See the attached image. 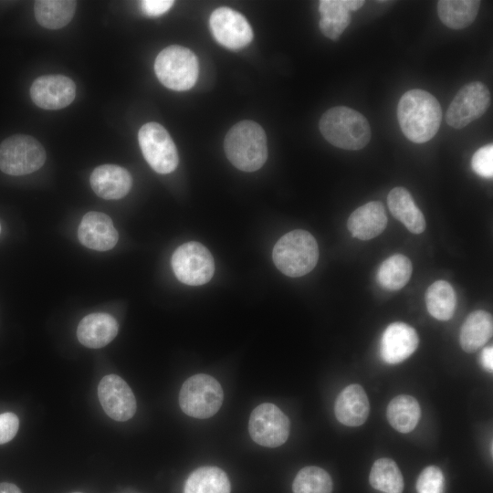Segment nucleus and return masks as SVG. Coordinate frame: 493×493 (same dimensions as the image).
<instances>
[{"mask_svg":"<svg viewBox=\"0 0 493 493\" xmlns=\"http://www.w3.org/2000/svg\"><path fill=\"white\" fill-rule=\"evenodd\" d=\"M397 119L403 133L413 142L430 141L438 131L442 109L438 100L423 89L406 91L397 106Z\"/></svg>","mask_w":493,"mask_h":493,"instance_id":"f257e3e1","label":"nucleus"},{"mask_svg":"<svg viewBox=\"0 0 493 493\" xmlns=\"http://www.w3.org/2000/svg\"><path fill=\"white\" fill-rule=\"evenodd\" d=\"M224 148L229 162L244 172L260 169L267 158L266 133L252 121L235 124L226 135Z\"/></svg>","mask_w":493,"mask_h":493,"instance_id":"f03ea898","label":"nucleus"},{"mask_svg":"<svg viewBox=\"0 0 493 493\" xmlns=\"http://www.w3.org/2000/svg\"><path fill=\"white\" fill-rule=\"evenodd\" d=\"M320 131L332 145L345 150H360L371 140L372 131L366 118L344 106L328 110L320 118Z\"/></svg>","mask_w":493,"mask_h":493,"instance_id":"7ed1b4c3","label":"nucleus"},{"mask_svg":"<svg viewBox=\"0 0 493 493\" xmlns=\"http://www.w3.org/2000/svg\"><path fill=\"white\" fill-rule=\"evenodd\" d=\"M272 258L278 269L286 276L302 277L317 265L319 246L314 236L308 231L293 230L276 243Z\"/></svg>","mask_w":493,"mask_h":493,"instance_id":"20e7f679","label":"nucleus"},{"mask_svg":"<svg viewBox=\"0 0 493 493\" xmlns=\"http://www.w3.org/2000/svg\"><path fill=\"white\" fill-rule=\"evenodd\" d=\"M154 71L160 82L168 89L184 91L196 82L199 65L196 56L181 46H169L156 57Z\"/></svg>","mask_w":493,"mask_h":493,"instance_id":"39448f33","label":"nucleus"},{"mask_svg":"<svg viewBox=\"0 0 493 493\" xmlns=\"http://www.w3.org/2000/svg\"><path fill=\"white\" fill-rule=\"evenodd\" d=\"M224 400L223 389L214 377L199 373L188 378L179 393L181 409L189 416L205 419L220 409Z\"/></svg>","mask_w":493,"mask_h":493,"instance_id":"423d86ee","label":"nucleus"},{"mask_svg":"<svg viewBox=\"0 0 493 493\" xmlns=\"http://www.w3.org/2000/svg\"><path fill=\"white\" fill-rule=\"evenodd\" d=\"M46 158L42 144L29 135H12L0 144V170L9 175L32 173L43 166Z\"/></svg>","mask_w":493,"mask_h":493,"instance_id":"0eeeda50","label":"nucleus"},{"mask_svg":"<svg viewBox=\"0 0 493 493\" xmlns=\"http://www.w3.org/2000/svg\"><path fill=\"white\" fill-rule=\"evenodd\" d=\"M172 267L184 284L200 286L207 283L215 272V261L201 243L191 241L178 246L172 257Z\"/></svg>","mask_w":493,"mask_h":493,"instance_id":"6e6552de","label":"nucleus"},{"mask_svg":"<svg viewBox=\"0 0 493 493\" xmlns=\"http://www.w3.org/2000/svg\"><path fill=\"white\" fill-rule=\"evenodd\" d=\"M142 152L149 165L159 173L173 172L179 163L176 146L168 131L157 122H147L138 132Z\"/></svg>","mask_w":493,"mask_h":493,"instance_id":"1a4fd4ad","label":"nucleus"},{"mask_svg":"<svg viewBox=\"0 0 493 493\" xmlns=\"http://www.w3.org/2000/svg\"><path fill=\"white\" fill-rule=\"evenodd\" d=\"M248 432L254 442L267 447L283 445L290 432L288 416L275 404L264 403L252 411Z\"/></svg>","mask_w":493,"mask_h":493,"instance_id":"9d476101","label":"nucleus"},{"mask_svg":"<svg viewBox=\"0 0 493 493\" xmlns=\"http://www.w3.org/2000/svg\"><path fill=\"white\" fill-rule=\"evenodd\" d=\"M490 103L488 88L479 81L462 87L451 101L446 114L447 124L456 129L466 127L481 117Z\"/></svg>","mask_w":493,"mask_h":493,"instance_id":"9b49d317","label":"nucleus"},{"mask_svg":"<svg viewBox=\"0 0 493 493\" xmlns=\"http://www.w3.org/2000/svg\"><path fill=\"white\" fill-rule=\"evenodd\" d=\"M215 40L229 49H240L253 39V30L244 16L229 7H219L209 18Z\"/></svg>","mask_w":493,"mask_h":493,"instance_id":"f8f14e48","label":"nucleus"},{"mask_svg":"<svg viewBox=\"0 0 493 493\" xmlns=\"http://www.w3.org/2000/svg\"><path fill=\"white\" fill-rule=\"evenodd\" d=\"M98 396L105 413L116 421H127L136 412V399L131 389L116 374H109L101 379Z\"/></svg>","mask_w":493,"mask_h":493,"instance_id":"ddd939ff","label":"nucleus"},{"mask_svg":"<svg viewBox=\"0 0 493 493\" xmlns=\"http://www.w3.org/2000/svg\"><path fill=\"white\" fill-rule=\"evenodd\" d=\"M33 102L45 110H60L76 97L74 81L64 75H46L37 78L30 87Z\"/></svg>","mask_w":493,"mask_h":493,"instance_id":"4468645a","label":"nucleus"},{"mask_svg":"<svg viewBox=\"0 0 493 493\" xmlns=\"http://www.w3.org/2000/svg\"><path fill=\"white\" fill-rule=\"evenodd\" d=\"M415 330L404 322H393L386 327L380 340L379 354L389 364H397L410 357L417 349Z\"/></svg>","mask_w":493,"mask_h":493,"instance_id":"2eb2a0df","label":"nucleus"},{"mask_svg":"<svg viewBox=\"0 0 493 493\" xmlns=\"http://www.w3.org/2000/svg\"><path fill=\"white\" fill-rule=\"evenodd\" d=\"M78 237L79 242L88 248L107 251L115 246L119 235L109 215L90 211L81 219L78 228Z\"/></svg>","mask_w":493,"mask_h":493,"instance_id":"dca6fc26","label":"nucleus"},{"mask_svg":"<svg viewBox=\"0 0 493 493\" xmlns=\"http://www.w3.org/2000/svg\"><path fill=\"white\" fill-rule=\"evenodd\" d=\"M89 181L94 193L106 200L124 197L132 185L131 173L125 168L115 164L96 167L91 173Z\"/></svg>","mask_w":493,"mask_h":493,"instance_id":"f3484780","label":"nucleus"},{"mask_svg":"<svg viewBox=\"0 0 493 493\" xmlns=\"http://www.w3.org/2000/svg\"><path fill=\"white\" fill-rule=\"evenodd\" d=\"M387 221L383 205L379 201H371L351 214L347 226L353 237L369 240L379 236L386 228Z\"/></svg>","mask_w":493,"mask_h":493,"instance_id":"a211bd4d","label":"nucleus"},{"mask_svg":"<svg viewBox=\"0 0 493 493\" xmlns=\"http://www.w3.org/2000/svg\"><path fill=\"white\" fill-rule=\"evenodd\" d=\"M118 330V322L111 315L95 312L80 320L77 329V337L82 345L99 349L113 341Z\"/></svg>","mask_w":493,"mask_h":493,"instance_id":"6ab92c4d","label":"nucleus"},{"mask_svg":"<svg viewBox=\"0 0 493 493\" xmlns=\"http://www.w3.org/2000/svg\"><path fill=\"white\" fill-rule=\"evenodd\" d=\"M334 413L337 420L347 426H359L370 413V403L363 388L359 384H350L338 395Z\"/></svg>","mask_w":493,"mask_h":493,"instance_id":"aec40b11","label":"nucleus"},{"mask_svg":"<svg viewBox=\"0 0 493 493\" xmlns=\"http://www.w3.org/2000/svg\"><path fill=\"white\" fill-rule=\"evenodd\" d=\"M362 0H322L320 2V29L331 40H337L351 23L350 11L360 9Z\"/></svg>","mask_w":493,"mask_h":493,"instance_id":"412c9836","label":"nucleus"},{"mask_svg":"<svg viewBox=\"0 0 493 493\" xmlns=\"http://www.w3.org/2000/svg\"><path fill=\"white\" fill-rule=\"evenodd\" d=\"M387 204L393 216L402 222L411 233L421 234L425 231L424 215L405 188H393L388 194Z\"/></svg>","mask_w":493,"mask_h":493,"instance_id":"4be33fe9","label":"nucleus"},{"mask_svg":"<svg viewBox=\"0 0 493 493\" xmlns=\"http://www.w3.org/2000/svg\"><path fill=\"white\" fill-rule=\"evenodd\" d=\"M492 332L491 314L485 310H475L467 316L461 327L460 346L466 352H474L488 342Z\"/></svg>","mask_w":493,"mask_h":493,"instance_id":"5701e85b","label":"nucleus"},{"mask_svg":"<svg viewBox=\"0 0 493 493\" xmlns=\"http://www.w3.org/2000/svg\"><path fill=\"white\" fill-rule=\"evenodd\" d=\"M386 416L393 428L405 434L413 431L417 425L421 417V408L414 397L400 394L389 403Z\"/></svg>","mask_w":493,"mask_h":493,"instance_id":"b1692460","label":"nucleus"},{"mask_svg":"<svg viewBox=\"0 0 493 493\" xmlns=\"http://www.w3.org/2000/svg\"><path fill=\"white\" fill-rule=\"evenodd\" d=\"M76 4L70 0H37L34 4L35 17L43 27L58 29L71 21Z\"/></svg>","mask_w":493,"mask_h":493,"instance_id":"393cba45","label":"nucleus"},{"mask_svg":"<svg viewBox=\"0 0 493 493\" xmlns=\"http://www.w3.org/2000/svg\"><path fill=\"white\" fill-rule=\"evenodd\" d=\"M478 0H440L437 13L442 23L452 29H462L470 26L478 12Z\"/></svg>","mask_w":493,"mask_h":493,"instance_id":"a878e982","label":"nucleus"},{"mask_svg":"<svg viewBox=\"0 0 493 493\" xmlns=\"http://www.w3.org/2000/svg\"><path fill=\"white\" fill-rule=\"evenodd\" d=\"M226 474L216 467H201L188 477L184 493H230Z\"/></svg>","mask_w":493,"mask_h":493,"instance_id":"bb28decb","label":"nucleus"},{"mask_svg":"<svg viewBox=\"0 0 493 493\" xmlns=\"http://www.w3.org/2000/svg\"><path fill=\"white\" fill-rule=\"evenodd\" d=\"M425 304L429 314L438 320H450L456 304L453 287L445 280L431 284L425 292Z\"/></svg>","mask_w":493,"mask_h":493,"instance_id":"cd10ccee","label":"nucleus"},{"mask_svg":"<svg viewBox=\"0 0 493 493\" xmlns=\"http://www.w3.org/2000/svg\"><path fill=\"white\" fill-rule=\"evenodd\" d=\"M412 270L408 257L401 254L393 255L380 265L377 280L386 289L398 290L409 281Z\"/></svg>","mask_w":493,"mask_h":493,"instance_id":"c85d7f7f","label":"nucleus"},{"mask_svg":"<svg viewBox=\"0 0 493 493\" xmlns=\"http://www.w3.org/2000/svg\"><path fill=\"white\" fill-rule=\"evenodd\" d=\"M371 486L383 493H402L404 478L397 464L391 458L377 459L370 472Z\"/></svg>","mask_w":493,"mask_h":493,"instance_id":"c756f323","label":"nucleus"},{"mask_svg":"<svg viewBox=\"0 0 493 493\" xmlns=\"http://www.w3.org/2000/svg\"><path fill=\"white\" fill-rule=\"evenodd\" d=\"M332 480L327 471L319 467H305L296 475L293 493H331Z\"/></svg>","mask_w":493,"mask_h":493,"instance_id":"7c9ffc66","label":"nucleus"},{"mask_svg":"<svg viewBox=\"0 0 493 493\" xmlns=\"http://www.w3.org/2000/svg\"><path fill=\"white\" fill-rule=\"evenodd\" d=\"M417 493H445V477L441 469L429 466L422 470L416 480Z\"/></svg>","mask_w":493,"mask_h":493,"instance_id":"2f4dec72","label":"nucleus"},{"mask_svg":"<svg viewBox=\"0 0 493 493\" xmlns=\"http://www.w3.org/2000/svg\"><path fill=\"white\" fill-rule=\"evenodd\" d=\"M471 165L474 172L485 178L493 176V145L479 148L473 155Z\"/></svg>","mask_w":493,"mask_h":493,"instance_id":"473e14b6","label":"nucleus"},{"mask_svg":"<svg viewBox=\"0 0 493 493\" xmlns=\"http://www.w3.org/2000/svg\"><path fill=\"white\" fill-rule=\"evenodd\" d=\"M19 419L14 413L0 414V445L9 442L16 435Z\"/></svg>","mask_w":493,"mask_h":493,"instance_id":"72a5a7b5","label":"nucleus"},{"mask_svg":"<svg viewBox=\"0 0 493 493\" xmlns=\"http://www.w3.org/2000/svg\"><path fill=\"white\" fill-rule=\"evenodd\" d=\"M173 3L171 0H144L142 2V7L146 15L157 16L166 13Z\"/></svg>","mask_w":493,"mask_h":493,"instance_id":"f704fd0d","label":"nucleus"},{"mask_svg":"<svg viewBox=\"0 0 493 493\" xmlns=\"http://www.w3.org/2000/svg\"><path fill=\"white\" fill-rule=\"evenodd\" d=\"M481 364L488 372L493 370V348H485L481 352Z\"/></svg>","mask_w":493,"mask_h":493,"instance_id":"c9c22d12","label":"nucleus"},{"mask_svg":"<svg viewBox=\"0 0 493 493\" xmlns=\"http://www.w3.org/2000/svg\"><path fill=\"white\" fill-rule=\"evenodd\" d=\"M0 493H22L14 484L3 482L0 483Z\"/></svg>","mask_w":493,"mask_h":493,"instance_id":"e433bc0d","label":"nucleus"},{"mask_svg":"<svg viewBox=\"0 0 493 493\" xmlns=\"http://www.w3.org/2000/svg\"><path fill=\"white\" fill-rule=\"evenodd\" d=\"M74 493H79V492H74Z\"/></svg>","mask_w":493,"mask_h":493,"instance_id":"4c0bfd02","label":"nucleus"},{"mask_svg":"<svg viewBox=\"0 0 493 493\" xmlns=\"http://www.w3.org/2000/svg\"><path fill=\"white\" fill-rule=\"evenodd\" d=\"M0 231H1V226H0Z\"/></svg>","mask_w":493,"mask_h":493,"instance_id":"58836bf2","label":"nucleus"}]
</instances>
